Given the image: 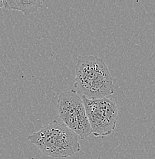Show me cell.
Segmentation results:
<instances>
[{"mask_svg": "<svg viewBox=\"0 0 155 159\" xmlns=\"http://www.w3.org/2000/svg\"><path fill=\"white\" fill-rule=\"evenodd\" d=\"M74 88L78 94L89 99L104 98L114 93L113 77L105 62L98 56H78Z\"/></svg>", "mask_w": 155, "mask_h": 159, "instance_id": "1", "label": "cell"}, {"mask_svg": "<svg viewBox=\"0 0 155 159\" xmlns=\"http://www.w3.org/2000/svg\"><path fill=\"white\" fill-rule=\"evenodd\" d=\"M30 143L48 156L65 158L81 150L78 136L65 124L54 120L28 137Z\"/></svg>", "mask_w": 155, "mask_h": 159, "instance_id": "2", "label": "cell"}, {"mask_svg": "<svg viewBox=\"0 0 155 159\" xmlns=\"http://www.w3.org/2000/svg\"><path fill=\"white\" fill-rule=\"evenodd\" d=\"M58 111L63 123L80 139L88 138L91 132L82 98L75 90H66L58 98Z\"/></svg>", "mask_w": 155, "mask_h": 159, "instance_id": "3", "label": "cell"}, {"mask_svg": "<svg viewBox=\"0 0 155 159\" xmlns=\"http://www.w3.org/2000/svg\"><path fill=\"white\" fill-rule=\"evenodd\" d=\"M91 132L95 136H106L116 128L118 119V107L112 99H89L81 96Z\"/></svg>", "mask_w": 155, "mask_h": 159, "instance_id": "4", "label": "cell"}, {"mask_svg": "<svg viewBox=\"0 0 155 159\" xmlns=\"http://www.w3.org/2000/svg\"><path fill=\"white\" fill-rule=\"evenodd\" d=\"M45 0H4V8L8 10H18L25 16L37 11Z\"/></svg>", "mask_w": 155, "mask_h": 159, "instance_id": "5", "label": "cell"}, {"mask_svg": "<svg viewBox=\"0 0 155 159\" xmlns=\"http://www.w3.org/2000/svg\"><path fill=\"white\" fill-rule=\"evenodd\" d=\"M4 8V0H0V9Z\"/></svg>", "mask_w": 155, "mask_h": 159, "instance_id": "6", "label": "cell"}]
</instances>
